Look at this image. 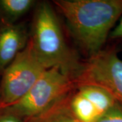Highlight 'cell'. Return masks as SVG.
Instances as JSON below:
<instances>
[{"instance_id":"cell-1","label":"cell","mask_w":122,"mask_h":122,"mask_svg":"<svg viewBox=\"0 0 122 122\" xmlns=\"http://www.w3.org/2000/svg\"><path fill=\"white\" fill-rule=\"evenodd\" d=\"M76 41L90 56L101 51L111 29L122 14V0H57Z\"/></svg>"},{"instance_id":"cell-2","label":"cell","mask_w":122,"mask_h":122,"mask_svg":"<svg viewBox=\"0 0 122 122\" xmlns=\"http://www.w3.org/2000/svg\"><path fill=\"white\" fill-rule=\"evenodd\" d=\"M29 41L47 69L57 67L71 78H77L83 67L68 47L56 12L48 2L37 5Z\"/></svg>"},{"instance_id":"cell-3","label":"cell","mask_w":122,"mask_h":122,"mask_svg":"<svg viewBox=\"0 0 122 122\" xmlns=\"http://www.w3.org/2000/svg\"><path fill=\"white\" fill-rule=\"evenodd\" d=\"M71 79L57 67L48 69L21 99L6 108L8 113L32 119L43 115L69 90Z\"/></svg>"},{"instance_id":"cell-4","label":"cell","mask_w":122,"mask_h":122,"mask_svg":"<svg viewBox=\"0 0 122 122\" xmlns=\"http://www.w3.org/2000/svg\"><path fill=\"white\" fill-rule=\"evenodd\" d=\"M46 70L28 41L26 47L3 71L0 107L7 108L21 99Z\"/></svg>"},{"instance_id":"cell-5","label":"cell","mask_w":122,"mask_h":122,"mask_svg":"<svg viewBox=\"0 0 122 122\" xmlns=\"http://www.w3.org/2000/svg\"><path fill=\"white\" fill-rule=\"evenodd\" d=\"M76 79L81 85L105 89L122 104V61L113 50H101L92 56Z\"/></svg>"},{"instance_id":"cell-6","label":"cell","mask_w":122,"mask_h":122,"mask_svg":"<svg viewBox=\"0 0 122 122\" xmlns=\"http://www.w3.org/2000/svg\"><path fill=\"white\" fill-rule=\"evenodd\" d=\"M27 30L24 25H4L0 29V71L13 61L26 47L29 41Z\"/></svg>"},{"instance_id":"cell-7","label":"cell","mask_w":122,"mask_h":122,"mask_svg":"<svg viewBox=\"0 0 122 122\" xmlns=\"http://www.w3.org/2000/svg\"><path fill=\"white\" fill-rule=\"evenodd\" d=\"M35 4L33 0H0V18L4 25L15 24Z\"/></svg>"},{"instance_id":"cell-8","label":"cell","mask_w":122,"mask_h":122,"mask_svg":"<svg viewBox=\"0 0 122 122\" xmlns=\"http://www.w3.org/2000/svg\"><path fill=\"white\" fill-rule=\"evenodd\" d=\"M69 109L79 122H94L102 115L96 106L79 92L71 100Z\"/></svg>"},{"instance_id":"cell-9","label":"cell","mask_w":122,"mask_h":122,"mask_svg":"<svg viewBox=\"0 0 122 122\" xmlns=\"http://www.w3.org/2000/svg\"><path fill=\"white\" fill-rule=\"evenodd\" d=\"M78 92L90 100L102 115L113 107L117 102L105 89L94 85H81Z\"/></svg>"},{"instance_id":"cell-10","label":"cell","mask_w":122,"mask_h":122,"mask_svg":"<svg viewBox=\"0 0 122 122\" xmlns=\"http://www.w3.org/2000/svg\"><path fill=\"white\" fill-rule=\"evenodd\" d=\"M33 119V122H79L69 109L62 107H53L45 113Z\"/></svg>"},{"instance_id":"cell-11","label":"cell","mask_w":122,"mask_h":122,"mask_svg":"<svg viewBox=\"0 0 122 122\" xmlns=\"http://www.w3.org/2000/svg\"><path fill=\"white\" fill-rule=\"evenodd\" d=\"M94 122H122V104L117 102L113 107Z\"/></svg>"},{"instance_id":"cell-12","label":"cell","mask_w":122,"mask_h":122,"mask_svg":"<svg viewBox=\"0 0 122 122\" xmlns=\"http://www.w3.org/2000/svg\"><path fill=\"white\" fill-rule=\"evenodd\" d=\"M109 37L113 39H122V18L113 30L111 31Z\"/></svg>"},{"instance_id":"cell-13","label":"cell","mask_w":122,"mask_h":122,"mask_svg":"<svg viewBox=\"0 0 122 122\" xmlns=\"http://www.w3.org/2000/svg\"><path fill=\"white\" fill-rule=\"evenodd\" d=\"M0 122H24L20 117L14 114L6 113L0 116Z\"/></svg>"}]
</instances>
